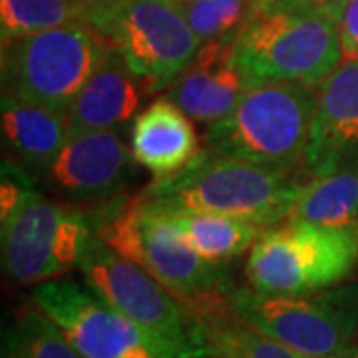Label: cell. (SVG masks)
I'll list each match as a JSON object with an SVG mask.
<instances>
[{
  "label": "cell",
  "instance_id": "4",
  "mask_svg": "<svg viewBox=\"0 0 358 358\" xmlns=\"http://www.w3.org/2000/svg\"><path fill=\"white\" fill-rule=\"evenodd\" d=\"M358 267V229H334L287 217L267 227L249 251V287L265 294L329 289Z\"/></svg>",
  "mask_w": 358,
  "mask_h": 358
},
{
  "label": "cell",
  "instance_id": "25",
  "mask_svg": "<svg viewBox=\"0 0 358 358\" xmlns=\"http://www.w3.org/2000/svg\"><path fill=\"white\" fill-rule=\"evenodd\" d=\"M348 0H273L265 8H282V10H301V13H317L333 18L334 22L343 13Z\"/></svg>",
  "mask_w": 358,
  "mask_h": 358
},
{
  "label": "cell",
  "instance_id": "1",
  "mask_svg": "<svg viewBox=\"0 0 358 358\" xmlns=\"http://www.w3.org/2000/svg\"><path fill=\"white\" fill-rule=\"evenodd\" d=\"M313 179L305 167L281 169L201 152L181 171L152 181L131 199L159 215L211 213L273 227L293 213Z\"/></svg>",
  "mask_w": 358,
  "mask_h": 358
},
{
  "label": "cell",
  "instance_id": "22",
  "mask_svg": "<svg viewBox=\"0 0 358 358\" xmlns=\"http://www.w3.org/2000/svg\"><path fill=\"white\" fill-rule=\"evenodd\" d=\"M193 34L209 40L235 38L253 13L251 0H176Z\"/></svg>",
  "mask_w": 358,
  "mask_h": 358
},
{
  "label": "cell",
  "instance_id": "14",
  "mask_svg": "<svg viewBox=\"0 0 358 358\" xmlns=\"http://www.w3.org/2000/svg\"><path fill=\"white\" fill-rule=\"evenodd\" d=\"M235 38L203 42L192 62L169 86L166 98L195 122L211 126L227 117L247 92V84L233 58Z\"/></svg>",
  "mask_w": 358,
  "mask_h": 358
},
{
  "label": "cell",
  "instance_id": "15",
  "mask_svg": "<svg viewBox=\"0 0 358 358\" xmlns=\"http://www.w3.org/2000/svg\"><path fill=\"white\" fill-rule=\"evenodd\" d=\"M148 96H152L148 84L136 76L122 54L110 46L66 112L68 138L100 129H117L138 114Z\"/></svg>",
  "mask_w": 358,
  "mask_h": 358
},
{
  "label": "cell",
  "instance_id": "18",
  "mask_svg": "<svg viewBox=\"0 0 358 358\" xmlns=\"http://www.w3.org/2000/svg\"><path fill=\"white\" fill-rule=\"evenodd\" d=\"M0 103L4 159L40 179L68 140L66 112L24 102L8 94H2Z\"/></svg>",
  "mask_w": 358,
  "mask_h": 358
},
{
  "label": "cell",
  "instance_id": "21",
  "mask_svg": "<svg viewBox=\"0 0 358 358\" xmlns=\"http://www.w3.org/2000/svg\"><path fill=\"white\" fill-rule=\"evenodd\" d=\"M84 0H0L2 44L56 26L86 24Z\"/></svg>",
  "mask_w": 358,
  "mask_h": 358
},
{
  "label": "cell",
  "instance_id": "20",
  "mask_svg": "<svg viewBox=\"0 0 358 358\" xmlns=\"http://www.w3.org/2000/svg\"><path fill=\"white\" fill-rule=\"evenodd\" d=\"M0 358H84L62 329L30 299L2 327Z\"/></svg>",
  "mask_w": 358,
  "mask_h": 358
},
{
  "label": "cell",
  "instance_id": "13",
  "mask_svg": "<svg viewBox=\"0 0 358 358\" xmlns=\"http://www.w3.org/2000/svg\"><path fill=\"white\" fill-rule=\"evenodd\" d=\"M303 167L315 179L358 171V60H343L319 86Z\"/></svg>",
  "mask_w": 358,
  "mask_h": 358
},
{
  "label": "cell",
  "instance_id": "12",
  "mask_svg": "<svg viewBox=\"0 0 358 358\" xmlns=\"http://www.w3.org/2000/svg\"><path fill=\"white\" fill-rule=\"evenodd\" d=\"M129 145L115 129L70 136L64 148L38 179L60 201L92 213L122 201V193L136 171Z\"/></svg>",
  "mask_w": 358,
  "mask_h": 358
},
{
  "label": "cell",
  "instance_id": "16",
  "mask_svg": "<svg viewBox=\"0 0 358 358\" xmlns=\"http://www.w3.org/2000/svg\"><path fill=\"white\" fill-rule=\"evenodd\" d=\"M193 320L197 355L207 358H305L257 331L231 307L229 291H213L183 303Z\"/></svg>",
  "mask_w": 358,
  "mask_h": 358
},
{
  "label": "cell",
  "instance_id": "2",
  "mask_svg": "<svg viewBox=\"0 0 358 358\" xmlns=\"http://www.w3.org/2000/svg\"><path fill=\"white\" fill-rule=\"evenodd\" d=\"M319 103V86L271 82L251 86L227 117L211 124L203 150L261 166L301 169Z\"/></svg>",
  "mask_w": 358,
  "mask_h": 358
},
{
  "label": "cell",
  "instance_id": "5",
  "mask_svg": "<svg viewBox=\"0 0 358 358\" xmlns=\"http://www.w3.org/2000/svg\"><path fill=\"white\" fill-rule=\"evenodd\" d=\"M2 273L16 287L60 279L80 265L98 235V217L84 207L48 199L36 189L0 219Z\"/></svg>",
  "mask_w": 358,
  "mask_h": 358
},
{
  "label": "cell",
  "instance_id": "27",
  "mask_svg": "<svg viewBox=\"0 0 358 358\" xmlns=\"http://www.w3.org/2000/svg\"><path fill=\"white\" fill-rule=\"evenodd\" d=\"M251 2H253V6H255V8H265V6H268L273 0H251Z\"/></svg>",
  "mask_w": 358,
  "mask_h": 358
},
{
  "label": "cell",
  "instance_id": "9",
  "mask_svg": "<svg viewBox=\"0 0 358 358\" xmlns=\"http://www.w3.org/2000/svg\"><path fill=\"white\" fill-rule=\"evenodd\" d=\"M98 237L145 268L181 303L233 289L223 265L205 261L171 219L141 209L134 199H122L98 213Z\"/></svg>",
  "mask_w": 358,
  "mask_h": 358
},
{
  "label": "cell",
  "instance_id": "17",
  "mask_svg": "<svg viewBox=\"0 0 358 358\" xmlns=\"http://www.w3.org/2000/svg\"><path fill=\"white\" fill-rule=\"evenodd\" d=\"M129 150L136 164L155 179L178 173L201 152L189 115L169 98L155 100L136 115Z\"/></svg>",
  "mask_w": 358,
  "mask_h": 358
},
{
  "label": "cell",
  "instance_id": "24",
  "mask_svg": "<svg viewBox=\"0 0 358 358\" xmlns=\"http://www.w3.org/2000/svg\"><path fill=\"white\" fill-rule=\"evenodd\" d=\"M343 58L358 60V0H348L336 20Z\"/></svg>",
  "mask_w": 358,
  "mask_h": 358
},
{
  "label": "cell",
  "instance_id": "10",
  "mask_svg": "<svg viewBox=\"0 0 358 358\" xmlns=\"http://www.w3.org/2000/svg\"><path fill=\"white\" fill-rule=\"evenodd\" d=\"M78 268L86 287L103 303L138 322L179 357H197L192 315L145 268L115 253L98 235L88 243Z\"/></svg>",
  "mask_w": 358,
  "mask_h": 358
},
{
  "label": "cell",
  "instance_id": "6",
  "mask_svg": "<svg viewBox=\"0 0 358 358\" xmlns=\"http://www.w3.org/2000/svg\"><path fill=\"white\" fill-rule=\"evenodd\" d=\"M86 24L122 54L152 94L169 88L201 46L176 0L92 2Z\"/></svg>",
  "mask_w": 358,
  "mask_h": 358
},
{
  "label": "cell",
  "instance_id": "23",
  "mask_svg": "<svg viewBox=\"0 0 358 358\" xmlns=\"http://www.w3.org/2000/svg\"><path fill=\"white\" fill-rule=\"evenodd\" d=\"M38 179L28 173L24 167L16 166L10 159H2V181H0V219L6 217L16 205L34 192Z\"/></svg>",
  "mask_w": 358,
  "mask_h": 358
},
{
  "label": "cell",
  "instance_id": "7",
  "mask_svg": "<svg viewBox=\"0 0 358 358\" xmlns=\"http://www.w3.org/2000/svg\"><path fill=\"white\" fill-rule=\"evenodd\" d=\"M108 48L88 24L56 26L10 40L2 44V94L68 112Z\"/></svg>",
  "mask_w": 358,
  "mask_h": 358
},
{
  "label": "cell",
  "instance_id": "11",
  "mask_svg": "<svg viewBox=\"0 0 358 358\" xmlns=\"http://www.w3.org/2000/svg\"><path fill=\"white\" fill-rule=\"evenodd\" d=\"M30 299L84 358H183L76 281L40 282L30 291Z\"/></svg>",
  "mask_w": 358,
  "mask_h": 358
},
{
  "label": "cell",
  "instance_id": "26",
  "mask_svg": "<svg viewBox=\"0 0 358 358\" xmlns=\"http://www.w3.org/2000/svg\"><path fill=\"white\" fill-rule=\"evenodd\" d=\"M327 358H358V345L346 346V348H343V350H338V352H334V355Z\"/></svg>",
  "mask_w": 358,
  "mask_h": 358
},
{
  "label": "cell",
  "instance_id": "19",
  "mask_svg": "<svg viewBox=\"0 0 358 358\" xmlns=\"http://www.w3.org/2000/svg\"><path fill=\"white\" fill-rule=\"evenodd\" d=\"M187 243L213 265H225L251 247L267 229L255 221L211 213H183L167 215Z\"/></svg>",
  "mask_w": 358,
  "mask_h": 358
},
{
  "label": "cell",
  "instance_id": "3",
  "mask_svg": "<svg viewBox=\"0 0 358 358\" xmlns=\"http://www.w3.org/2000/svg\"><path fill=\"white\" fill-rule=\"evenodd\" d=\"M233 58L247 88L271 82L320 86L345 60L333 18L282 8H253Z\"/></svg>",
  "mask_w": 358,
  "mask_h": 358
},
{
  "label": "cell",
  "instance_id": "29",
  "mask_svg": "<svg viewBox=\"0 0 358 358\" xmlns=\"http://www.w3.org/2000/svg\"><path fill=\"white\" fill-rule=\"evenodd\" d=\"M192 358H207V357H203V355H197V357H192Z\"/></svg>",
  "mask_w": 358,
  "mask_h": 358
},
{
  "label": "cell",
  "instance_id": "8",
  "mask_svg": "<svg viewBox=\"0 0 358 358\" xmlns=\"http://www.w3.org/2000/svg\"><path fill=\"white\" fill-rule=\"evenodd\" d=\"M231 307L257 331L305 358H327L355 345L358 282L299 294H265L251 287L229 291Z\"/></svg>",
  "mask_w": 358,
  "mask_h": 358
},
{
  "label": "cell",
  "instance_id": "28",
  "mask_svg": "<svg viewBox=\"0 0 358 358\" xmlns=\"http://www.w3.org/2000/svg\"><path fill=\"white\" fill-rule=\"evenodd\" d=\"M84 2H90V4H92V2H100V0H84Z\"/></svg>",
  "mask_w": 358,
  "mask_h": 358
}]
</instances>
